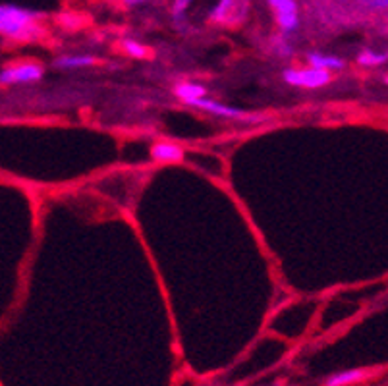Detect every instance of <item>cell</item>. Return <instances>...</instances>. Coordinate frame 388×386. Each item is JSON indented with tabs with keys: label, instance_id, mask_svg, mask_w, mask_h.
<instances>
[{
	"label": "cell",
	"instance_id": "1",
	"mask_svg": "<svg viewBox=\"0 0 388 386\" xmlns=\"http://www.w3.org/2000/svg\"><path fill=\"white\" fill-rule=\"evenodd\" d=\"M39 14L14 4H2L0 8V31L4 37L16 41H31L39 35Z\"/></svg>",
	"mask_w": 388,
	"mask_h": 386
},
{
	"label": "cell",
	"instance_id": "2",
	"mask_svg": "<svg viewBox=\"0 0 388 386\" xmlns=\"http://www.w3.org/2000/svg\"><path fill=\"white\" fill-rule=\"evenodd\" d=\"M249 0H218L213 12H211V21L216 25H228V27H238L242 25L249 14Z\"/></svg>",
	"mask_w": 388,
	"mask_h": 386
},
{
	"label": "cell",
	"instance_id": "3",
	"mask_svg": "<svg viewBox=\"0 0 388 386\" xmlns=\"http://www.w3.org/2000/svg\"><path fill=\"white\" fill-rule=\"evenodd\" d=\"M284 82L301 89H319L330 83V71L321 70L315 66L307 68H288L284 70Z\"/></svg>",
	"mask_w": 388,
	"mask_h": 386
},
{
	"label": "cell",
	"instance_id": "4",
	"mask_svg": "<svg viewBox=\"0 0 388 386\" xmlns=\"http://www.w3.org/2000/svg\"><path fill=\"white\" fill-rule=\"evenodd\" d=\"M187 104H190V106H197V109H201V111L213 112L215 116H222V118H230V120H240V122H261V120H265L263 114L240 111V109L228 106V104L213 101V99H207V97L194 99V101H190Z\"/></svg>",
	"mask_w": 388,
	"mask_h": 386
},
{
	"label": "cell",
	"instance_id": "5",
	"mask_svg": "<svg viewBox=\"0 0 388 386\" xmlns=\"http://www.w3.org/2000/svg\"><path fill=\"white\" fill-rule=\"evenodd\" d=\"M43 78V66L35 62H23V64H14L6 66L0 71V82L2 85H12V83H33L39 82Z\"/></svg>",
	"mask_w": 388,
	"mask_h": 386
},
{
	"label": "cell",
	"instance_id": "6",
	"mask_svg": "<svg viewBox=\"0 0 388 386\" xmlns=\"http://www.w3.org/2000/svg\"><path fill=\"white\" fill-rule=\"evenodd\" d=\"M269 6L282 33H294L299 27V10L296 0H269Z\"/></svg>",
	"mask_w": 388,
	"mask_h": 386
},
{
	"label": "cell",
	"instance_id": "7",
	"mask_svg": "<svg viewBox=\"0 0 388 386\" xmlns=\"http://www.w3.org/2000/svg\"><path fill=\"white\" fill-rule=\"evenodd\" d=\"M151 157L157 163H180L184 159V149L176 143H155L153 149H151Z\"/></svg>",
	"mask_w": 388,
	"mask_h": 386
},
{
	"label": "cell",
	"instance_id": "8",
	"mask_svg": "<svg viewBox=\"0 0 388 386\" xmlns=\"http://www.w3.org/2000/svg\"><path fill=\"white\" fill-rule=\"evenodd\" d=\"M307 62L309 66H315L321 70H342L344 68V60L338 58L334 54H323V52H309L307 54Z\"/></svg>",
	"mask_w": 388,
	"mask_h": 386
},
{
	"label": "cell",
	"instance_id": "9",
	"mask_svg": "<svg viewBox=\"0 0 388 386\" xmlns=\"http://www.w3.org/2000/svg\"><path fill=\"white\" fill-rule=\"evenodd\" d=\"M176 97L178 99H182V102H187L194 101V99H199V97H205V87L203 85H199V83H192V82H182L176 85Z\"/></svg>",
	"mask_w": 388,
	"mask_h": 386
},
{
	"label": "cell",
	"instance_id": "10",
	"mask_svg": "<svg viewBox=\"0 0 388 386\" xmlns=\"http://www.w3.org/2000/svg\"><path fill=\"white\" fill-rule=\"evenodd\" d=\"M363 376H365V373H363V371H359V369L340 371V373H336V375L328 376L325 386H346V385H352V383H359Z\"/></svg>",
	"mask_w": 388,
	"mask_h": 386
},
{
	"label": "cell",
	"instance_id": "11",
	"mask_svg": "<svg viewBox=\"0 0 388 386\" xmlns=\"http://www.w3.org/2000/svg\"><path fill=\"white\" fill-rule=\"evenodd\" d=\"M95 64V58L89 56V54H73V56H62L56 60V66L58 68H64V70H70V68H85V66H93Z\"/></svg>",
	"mask_w": 388,
	"mask_h": 386
},
{
	"label": "cell",
	"instance_id": "12",
	"mask_svg": "<svg viewBox=\"0 0 388 386\" xmlns=\"http://www.w3.org/2000/svg\"><path fill=\"white\" fill-rule=\"evenodd\" d=\"M385 62H388V52H378V51H361L358 54V64L361 66H383Z\"/></svg>",
	"mask_w": 388,
	"mask_h": 386
},
{
	"label": "cell",
	"instance_id": "13",
	"mask_svg": "<svg viewBox=\"0 0 388 386\" xmlns=\"http://www.w3.org/2000/svg\"><path fill=\"white\" fill-rule=\"evenodd\" d=\"M124 51L128 52V56H132V58H147V49L135 41L124 43Z\"/></svg>",
	"mask_w": 388,
	"mask_h": 386
},
{
	"label": "cell",
	"instance_id": "14",
	"mask_svg": "<svg viewBox=\"0 0 388 386\" xmlns=\"http://www.w3.org/2000/svg\"><path fill=\"white\" fill-rule=\"evenodd\" d=\"M194 0H174L172 4V16L174 20H180L182 16L185 14V10L190 8V4H192Z\"/></svg>",
	"mask_w": 388,
	"mask_h": 386
},
{
	"label": "cell",
	"instance_id": "15",
	"mask_svg": "<svg viewBox=\"0 0 388 386\" xmlns=\"http://www.w3.org/2000/svg\"><path fill=\"white\" fill-rule=\"evenodd\" d=\"M359 4L367 10H388V0H359Z\"/></svg>",
	"mask_w": 388,
	"mask_h": 386
},
{
	"label": "cell",
	"instance_id": "16",
	"mask_svg": "<svg viewBox=\"0 0 388 386\" xmlns=\"http://www.w3.org/2000/svg\"><path fill=\"white\" fill-rule=\"evenodd\" d=\"M275 45H276V52H278L280 56H288V54L292 52V47L286 45V43L282 41V39H276Z\"/></svg>",
	"mask_w": 388,
	"mask_h": 386
},
{
	"label": "cell",
	"instance_id": "17",
	"mask_svg": "<svg viewBox=\"0 0 388 386\" xmlns=\"http://www.w3.org/2000/svg\"><path fill=\"white\" fill-rule=\"evenodd\" d=\"M124 6H137V4H144L145 0H122Z\"/></svg>",
	"mask_w": 388,
	"mask_h": 386
},
{
	"label": "cell",
	"instance_id": "18",
	"mask_svg": "<svg viewBox=\"0 0 388 386\" xmlns=\"http://www.w3.org/2000/svg\"><path fill=\"white\" fill-rule=\"evenodd\" d=\"M385 83H387V85H388V73H387V76H385Z\"/></svg>",
	"mask_w": 388,
	"mask_h": 386
}]
</instances>
